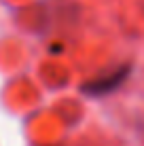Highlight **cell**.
<instances>
[{
    "label": "cell",
    "instance_id": "cell-1",
    "mask_svg": "<svg viewBox=\"0 0 144 146\" xmlns=\"http://www.w3.org/2000/svg\"><path fill=\"white\" fill-rule=\"evenodd\" d=\"M129 72H131L129 66H119L115 70H110V72H104L100 76L87 80V83L81 87V91L85 95H89V98H104V95H110L112 91H117V89L127 80Z\"/></svg>",
    "mask_w": 144,
    "mask_h": 146
}]
</instances>
